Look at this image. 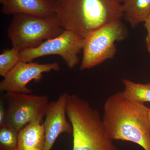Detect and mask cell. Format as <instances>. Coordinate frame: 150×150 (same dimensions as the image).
Masks as SVG:
<instances>
[{
  "label": "cell",
  "instance_id": "9c48e42d",
  "mask_svg": "<svg viewBox=\"0 0 150 150\" xmlns=\"http://www.w3.org/2000/svg\"><path fill=\"white\" fill-rule=\"evenodd\" d=\"M67 93H62L48 105L43 123L45 143L44 150H51L56 139L63 133L72 134L73 127L67 118Z\"/></svg>",
  "mask_w": 150,
  "mask_h": 150
},
{
  "label": "cell",
  "instance_id": "6da1fadb",
  "mask_svg": "<svg viewBox=\"0 0 150 150\" xmlns=\"http://www.w3.org/2000/svg\"><path fill=\"white\" fill-rule=\"evenodd\" d=\"M149 109L118 92L105 103L103 121L112 140L133 142L150 150Z\"/></svg>",
  "mask_w": 150,
  "mask_h": 150
},
{
  "label": "cell",
  "instance_id": "4fadbf2b",
  "mask_svg": "<svg viewBox=\"0 0 150 150\" xmlns=\"http://www.w3.org/2000/svg\"><path fill=\"white\" fill-rule=\"evenodd\" d=\"M122 81L125 88L123 92L127 98L142 104L150 102V82L137 83L126 79H123Z\"/></svg>",
  "mask_w": 150,
  "mask_h": 150
},
{
  "label": "cell",
  "instance_id": "9a60e30c",
  "mask_svg": "<svg viewBox=\"0 0 150 150\" xmlns=\"http://www.w3.org/2000/svg\"><path fill=\"white\" fill-rule=\"evenodd\" d=\"M18 133L6 124L0 127V150H18Z\"/></svg>",
  "mask_w": 150,
  "mask_h": 150
},
{
  "label": "cell",
  "instance_id": "52a82bcc",
  "mask_svg": "<svg viewBox=\"0 0 150 150\" xmlns=\"http://www.w3.org/2000/svg\"><path fill=\"white\" fill-rule=\"evenodd\" d=\"M5 96L8 105L6 124L18 131L33 121L42 119L49 103L46 96L6 92Z\"/></svg>",
  "mask_w": 150,
  "mask_h": 150
},
{
  "label": "cell",
  "instance_id": "ac0fdd59",
  "mask_svg": "<svg viewBox=\"0 0 150 150\" xmlns=\"http://www.w3.org/2000/svg\"><path fill=\"white\" fill-rule=\"evenodd\" d=\"M6 1V0H0V3L2 4L3 5L5 3Z\"/></svg>",
  "mask_w": 150,
  "mask_h": 150
},
{
  "label": "cell",
  "instance_id": "3957f363",
  "mask_svg": "<svg viewBox=\"0 0 150 150\" xmlns=\"http://www.w3.org/2000/svg\"><path fill=\"white\" fill-rule=\"evenodd\" d=\"M67 112L73 127L72 150H119L99 112L87 101L67 93Z\"/></svg>",
  "mask_w": 150,
  "mask_h": 150
},
{
  "label": "cell",
  "instance_id": "e0dca14e",
  "mask_svg": "<svg viewBox=\"0 0 150 150\" xmlns=\"http://www.w3.org/2000/svg\"><path fill=\"white\" fill-rule=\"evenodd\" d=\"M6 108H5L2 100L0 102V127L6 125Z\"/></svg>",
  "mask_w": 150,
  "mask_h": 150
},
{
  "label": "cell",
  "instance_id": "ba28073f",
  "mask_svg": "<svg viewBox=\"0 0 150 150\" xmlns=\"http://www.w3.org/2000/svg\"><path fill=\"white\" fill-rule=\"evenodd\" d=\"M58 63L40 64L34 62H20L0 82V90L4 92L30 94L31 89L27 85L30 82H38L43 78V73L59 71Z\"/></svg>",
  "mask_w": 150,
  "mask_h": 150
},
{
  "label": "cell",
  "instance_id": "30bf717a",
  "mask_svg": "<svg viewBox=\"0 0 150 150\" xmlns=\"http://www.w3.org/2000/svg\"><path fill=\"white\" fill-rule=\"evenodd\" d=\"M57 0H6L1 11L5 14L25 13L41 16L56 15Z\"/></svg>",
  "mask_w": 150,
  "mask_h": 150
},
{
  "label": "cell",
  "instance_id": "d6986e66",
  "mask_svg": "<svg viewBox=\"0 0 150 150\" xmlns=\"http://www.w3.org/2000/svg\"><path fill=\"white\" fill-rule=\"evenodd\" d=\"M149 121H150V108L149 109Z\"/></svg>",
  "mask_w": 150,
  "mask_h": 150
},
{
  "label": "cell",
  "instance_id": "8fae6325",
  "mask_svg": "<svg viewBox=\"0 0 150 150\" xmlns=\"http://www.w3.org/2000/svg\"><path fill=\"white\" fill-rule=\"evenodd\" d=\"M42 119L30 122L18 133V150H44L45 139Z\"/></svg>",
  "mask_w": 150,
  "mask_h": 150
},
{
  "label": "cell",
  "instance_id": "7c38bea8",
  "mask_svg": "<svg viewBox=\"0 0 150 150\" xmlns=\"http://www.w3.org/2000/svg\"><path fill=\"white\" fill-rule=\"evenodd\" d=\"M124 18L135 28L144 23L150 14V0H122Z\"/></svg>",
  "mask_w": 150,
  "mask_h": 150
},
{
  "label": "cell",
  "instance_id": "2e32d148",
  "mask_svg": "<svg viewBox=\"0 0 150 150\" xmlns=\"http://www.w3.org/2000/svg\"><path fill=\"white\" fill-rule=\"evenodd\" d=\"M144 26L147 31L146 38V44L147 49L150 53V14L144 22Z\"/></svg>",
  "mask_w": 150,
  "mask_h": 150
},
{
  "label": "cell",
  "instance_id": "5bb4252c",
  "mask_svg": "<svg viewBox=\"0 0 150 150\" xmlns=\"http://www.w3.org/2000/svg\"><path fill=\"white\" fill-rule=\"evenodd\" d=\"M21 62L20 51L16 48L6 49L0 55V75L5 77Z\"/></svg>",
  "mask_w": 150,
  "mask_h": 150
},
{
  "label": "cell",
  "instance_id": "7a4b0ae2",
  "mask_svg": "<svg viewBox=\"0 0 150 150\" xmlns=\"http://www.w3.org/2000/svg\"><path fill=\"white\" fill-rule=\"evenodd\" d=\"M56 14L64 29L83 38L124 16L122 0H57Z\"/></svg>",
  "mask_w": 150,
  "mask_h": 150
},
{
  "label": "cell",
  "instance_id": "5b68a950",
  "mask_svg": "<svg viewBox=\"0 0 150 150\" xmlns=\"http://www.w3.org/2000/svg\"><path fill=\"white\" fill-rule=\"evenodd\" d=\"M128 31L121 20L105 25L84 38L80 70L91 69L112 59L116 52L115 43L126 38Z\"/></svg>",
  "mask_w": 150,
  "mask_h": 150
},
{
  "label": "cell",
  "instance_id": "8992f818",
  "mask_svg": "<svg viewBox=\"0 0 150 150\" xmlns=\"http://www.w3.org/2000/svg\"><path fill=\"white\" fill-rule=\"evenodd\" d=\"M83 46L84 38L73 31L64 30L57 37L46 40L36 47L20 51V61L30 62L44 56L59 55L71 69L79 64L78 54Z\"/></svg>",
  "mask_w": 150,
  "mask_h": 150
},
{
  "label": "cell",
  "instance_id": "277c9868",
  "mask_svg": "<svg viewBox=\"0 0 150 150\" xmlns=\"http://www.w3.org/2000/svg\"><path fill=\"white\" fill-rule=\"evenodd\" d=\"M7 30L13 47L20 51L36 47L44 40L54 38L64 29L56 15L41 16L25 13L13 15Z\"/></svg>",
  "mask_w": 150,
  "mask_h": 150
}]
</instances>
